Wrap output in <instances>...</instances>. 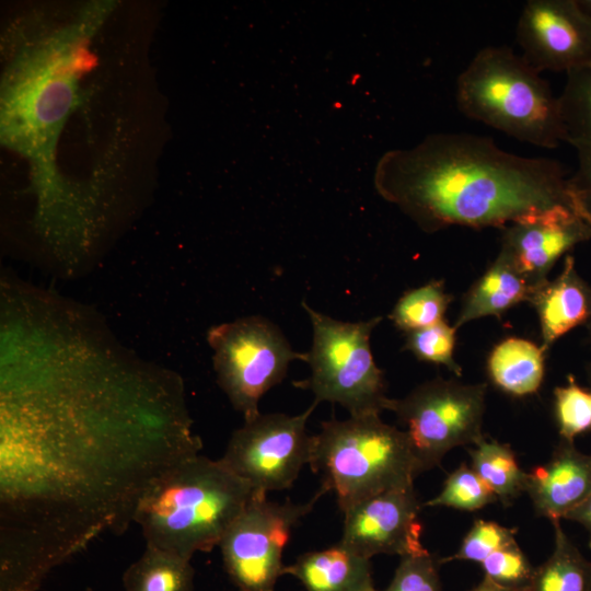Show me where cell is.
I'll return each mask as SVG.
<instances>
[{"label":"cell","mask_w":591,"mask_h":591,"mask_svg":"<svg viewBox=\"0 0 591 591\" xmlns=\"http://www.w3.org/2000/svg\"><path fill=\"white\" fill-rule=\"evenodd\" d=\"M544 350L531 340L510 337L494 347L488 361V374L501 391L513 396L534 394L545 371Z\"/></svg>","instance_id":"19"},{"label":"cell","mask_w":591,"mask_h":591,"mask_svg":"<svg viewBox=\"0 0 591 591\" xmlns=\"http://www.w3.org/2000/svg\"><path fill=\"white\" fill-rule=\"evenodd\" d=\"M533 287L499 252L484 275L464 297L454 327L485 316H498L522 301H529Z\"/></svg>","instance_id":"18"},{"label":"cell","mask_w":591,"mask_h":591,"mask_svg":"<svg viewBox=\"0 0 591 591\" xmlns=\"http://www.w3.org/2000/svg\"><path fill=\"white\" fill-rule=\"evenodd\" d=\"M484 578L507 591H531L535 569L517 543L490 554L482 564Z\"/></svg>","instance_id":"26"},{"label":"cell","mask_w":591,"mask_h":591,"mask_svg":"<svg viewBox=\"0 0 591 591\" xmlns=\"http://www.w3.org/2000/svg\"><path fill=\"white\" fill-rule=\"evenodd\" d=\"M577 151V169L568 177V190L575 211L591 229V149Z\"/></svg>","instance_id":"31"},{"label":"cell","mask_w":591,"mask_h":591,"mask_svg":"<svg viewBox=\"0 0 591 591\" xmlns=\"http://www.w3.org/2000/svg\"><path fill=\"white\" fill-rule=\"evenodd\" d=\"M503 229L500 252L533 288L547 280L564 254L591 240V229L570 206L519 219Z\"/></svg>","instance_id":"14"},{"label":"cell","mask_w":591,"mask_h":591,"mask_svg":"<svg viewBox=\"0 0 591 591\" xmlns=\"http://www.w3.org/2000/svg\"><path fill=\"white\" fill-rule=\"evenodd\" d=\"M538 315L544 351L591 317V287L580 277L573 257L566 255L561 273L535 287L529 299Z\"/></svg>","instance_id":"16"},{"label":"cell","mask_w":591,"mask_h":591,"mask_svg":"<svg viewBox=\"0 0 591 591\" xmlns=\"http://www.w3.org/2000/svg\"><path fill=\"white\" fill-rule=\"evenodd\" d=\"M333 491L343 513L376 494L414 486L420 474L405 430L385 424L380 414L322 422L313 434L309 463Z\"/></svg>","instance_id":"6"},{"label":"cell","mask_w":591,"mask_h":591,"mask_svg":"<svg viewBox=\"0 0 591 591\" xmlns=\"http://www.w3.org/2000/svg\"><path fill=\"white\" fill-rule=\"evenodd\" d=\"M455 103L470 119L544 149L565 142L558 96L520 54L507 46L479 49L455 84Z\"/></svg>","instance_id":"5"},{"label":"cell","mask_w":591,"mask_h":591,"mask_svg":"<svg viewBox=\"0 0 591 591\" xmlns=\"http://www.w3.org/2000/svg\"><path fill=\"white\" fill-rule=\"evenodd\" d=\"M564 165L508 152L488 138L438 132L379 160L374 186L422 231L505 228L555 207H572ZM573 208V207H572Z\"/></svg>","instance_id":"2"},{"label":"cell","mask_w":591,"mask_h":591,"mask_svg":"<svg viewBox=\"0 0 591 591\" xmlns=\"http://www.w3.org/2000/svg\"><path fill=\"white\" fill-rule=\"evenodd\" d=\"M589 591H591V586H590V590H589Z\"/></svg>","instance_id":"37"},{"label":"cell","mask_w":591,"mask_h":591,"mask_svg":"<svg viewBox=\"0 0 591 591\" xmlns=\"http://www.w3.org/2000/svg\"><path fill=\"white\" fill-rule=\"evenodd\" d=\"M440 564L429 552L401 557L391 583L382 591H441Z\"/></svg>","instance_id":"30"},{"label":"cell","mask_w":591,"mask_h":591,"mask_svg":"<svg viewBox=\"0 0 591 591\" xmlns=\"http://www.w3.org/2000/svg\"><path fill=\"white\" fill-rule=\"evenodd\" d=\"M302 308L312 324V346L306 352L311 373L293 385L314 395V402L344 407L349 416L381 414L390 397L383 371L376 366L370 337L382 317L344 322L315 311L305 301Z\"/></svg>","instance_id":"7"},{"label":"cell","mask_w":591,"mask_h":591,"mask_svg":"<svg viewBox=\"0 0 591 591\" xmlns=\"http://www.w3.org/2000/svg\"><path fill=\"white\" fill-rule=\"evenodd\" d=\"M486 387L438 378L403 398H390L386 410L406 426L419 473L438 466L453 448L484 439Z\"/></svg>","instance_id":"9"},{"label":"cell","mask_w":591,"mask_h":591,"mask_svg":"<svg viewBox=\"0 0 591 591\" xmlns=\"http://www.w3.org/2000/svg\"><path fill=\"white\" fill-rule=\"evenodd\" d=\"M497 501V497L467 464L462 463L448 475L441 491L425 507H448L475 511Z\"/></svg>","instance_id":"25"},{"label":"cell","mask_w":591,"mask_h":591,"mask_svg":"<svg viewBox=\"0 0 591 591\" xmlns=\"http://www.w3.org/2000/svg\"><path fill=\"white\" fill-rule=\"evenodd\" d=\"M589 374H590V379H591V367H590V371H589Z\"/></svg>","instance_id":"36"},{"label":"cell","mask_w":591,"mask_h":591,"mask_svg":"<svg viewBox=\"0 0 591 591\" xmlns=\"http://www.w3.org/2000/svg\"><path fill=\"white\" fill-rule=\"evenodd\" d=\"M528 493L536 514L560 521L591 494V455L561 439L551 459L528 472Z\"/></svg>","instance_id":"15"},{"label":"cell","mask_w":591,"mask_h":591,"mask_svg":"<svg viewBox=\"0 0 591 591\" xmlns=\"http://www.w3.org/2000/svg\"><path fill=\"white\" fill-rule=\"evenodd\" d=\"M456 328L444 321L406 333L404 349L410 351L418 360L447 367L456 376H461L462 368L455 362Z\"/></svg>","instance_id":"27"},{"label":"cell","mask_w":591,"mask_h":591,"mask_svg":"<svg viewBox=\"0 0 591 591\" xmlns=\"http://www.w3.org/2000/svg\"><path fill=\"white\" fill-rule=\"evenodd\" d=\"M326 493L321 486L306 502H276L265 494L254 495L218 545L224 569L240 591H275L293 528Z\"/></svg>","instance_id":"10"},{"label":"cell","mask_w":591,"mask_h":591,"mask_svg":"<svg viewBox=\"0 0 591 591\" xmlns=\"http://www.w3.org/2000/svg\"><path fill=\"white\" fill-rule=\"evenodd\" d=\"M190 560L146 545L123 575L124 591H194Z\"/></svg>","instance_id":"20"},{"label":"cell","mask_w":591,"mask_h":591,"mask_svg":"<svg viewBox=\"0 0 591 591\" xmlns=\"http://www.w3.org/2000/svg\"><path fill=\"white\" fill-rule=\"evenodd\" d=\"M451 296L439 280H431L406 291L396 302L389 318L405 333L443 321Z\"/></svg>","instance_id":"24"},{"label":"cell","mask_w":591,"mask_h":591,"mask_svg":"<svg viewBox=\"0 0 591 591\" xmlns=\"http://www.w3.org/2000/svg\"><path fill=\"white\" fill-rule=\"evenodd\" d=\"M554 395L561 439L573 441L575 437L591 429V392L581 387L569 375L567 385L556 387Z\"/></svg>","instance_id":"28"},{"label":"cell","mask_w":591,"mask_h":591,"mask_svg":"<svg viewBox=\"0 0 591 591\" xmlns=\"http://www.w3.org/2000/svg\"><path fill=\"white\" fill-rule=\"evenodd\" d=\"M420 508L414 486L366 498L344 512L339 542L370 559L379 554L401 557L426 554Z\"/></svg>","instance_id":"13"},{"label":"cell","mask_w":591,"mask_h":591,"mask_svg":"<svg viewBox=\"0 0 591 591\" xmlns=\"http://www.w3.org/2000/svg\"><path fill=\"white\" fill-rule=\"evenodd\" d=\"M586 326L588 328L589 339L591 341V317H590V320H589V322L587 323Z\"/></svg>","instance_id":"35"},{"label":"cell","mask_w":591,"mask_h":591,"mask_svg":"<svg viewBox=\"0 0 591 591\" xmlns=\"http://www.w3.org/2000/svg\"><path fill=\"white\" fill-rule=\"evenodd\" d=\"M555 545L548 559L535 569L531 591H589L591 563L563 530L553 521Z\"/></svg>","instance_id":"22"},{"label":"cell","mask_w":591,"mask_h":591,"mask_svg":"<svg viewBox=\"0 0 591 591\" xmlns=\"http://www.w3.org/2000/svg\"><path fill=\"white\" fill-rule=\"evenodd\" d=\"M558 104L565 142L591 149V62L566 73Z\"/></svg>","instance_id":"23"},{"label":"cell","mask_w":591,"mask_h":591,"mask_svg":"<svg viewBox=\"0 0 591 591\" xmlns=\"http://www.w3.org/2000/svg\"><path fill=\"white\" fill-rule=\"evenodd\" d=\"M471 467L502 505L509 506L525 491L528 472L521 470L512 449L482 439L470 450Z\"/></svg>","instance_id":"21"},{"label":"cell","mask_w":591,"mask_h":591,"mask_svg":"<svg viewBox=\"0 0 591 591\" xmlns=\"http://www.w3.org/2000/svg\"><path fill=\"white\" fill-rule=\"evenodd\" d=\"M515 40L522 58L540 73H567L591 62V21L576 0L526 1Z\"/></svg>","instance_id":"12"},{"label":"cell","mask_w":591,"mask_h":591,"mask_svg":"<svg viewBox=\"0 0 591 591\" xmlns=\"http://www.w3.org/2000/svg\"><path fill=\"white\" fill-rule=\"evenodd\" d=\"M565 519L580 523L588 531L589 547L591 548V494L571 510Z\"/></svg>","instance_id":"32"},{"label":"cell","mask_w":591,"mask_h":591,"mask_svg":"<svg viewBox=\"0 0 591 591\" xmlns=\"http://www.w3.org/2000/svg\"><path fill=\"white\" fill-rule=\"evenodd\" d=\"M471 591H507V590H503L497 587L496 584L491 583L489 580L484 578L482 582H479Z\"/></svg>","instance_id":"33"},{"label":"cell","mask_w":591,"mask_h":591,"mask_svg":"<svg viewBox=\"0 0 591 591\" xmlns=\"http://www.w3.org/2000/svg\"><path fill=\"white\" fill-rule=\"evenodd\" d=\"M256 491L221 461L199 454L177 463L140 498L134 522L146 545L190 560L218 546Z\"/></svg>","instance_id":"4"},{"label":"cell","mask_w":591,"mask_h":591,"mask_svg":"<svg viewBox=\"0 0 591 591\" xmlns=\"http://www.w3.org/2000/svg\"><path fill=\"white\" fill-rule=\"evenodd\" d=\"M201 448L177 382L3 386L0 591H38L100 536L124 533L146 490Z\"/></svg>","instance_id":"1"},{"label":"cell","mask_w":591,"mask_h":591,"mask_svg":"<svg viewBox=\"0 0 591 591\" xmlns=\"http://www.w3.org/2000/svg\"><path fill=\"white\" fill-rule=\"evenodd\" d=\"M207 340L217 381L244 420L260 413V398L285 379L291 361L308 358L292 349L277 325L258 315L213 326Z\"/></svg>","instance_id":"8"},{"label":"cell","mask_w":591,"mask_h":591,"mask_svg":"<svg viewBox=\"0 0 591 591\" xmlns=\"http://www.w3.org/2000/svg\"><path fill=\"white\" fill-rule=\"evenodd\" d=\"M317 403L298 415L262 414L244 420L220 461L256 493L288 489L312 454L313 436L306 422Z\"/></svg>","instance_id":"11"},{"label":"cell","mask_w":591,"mask_h":591,"mask_svg":"<svg viewBox=\"0 0 591 591\" xmlns=\"http://www.w3.org/2000/svg\"><path fill=\"white\" fill-rule=\"evenodd\" d=\"M577 4L581 11L589 18L591 21V0H576Z\"/></svg>","instance_id":"34"},{"label":"cell","mask_w":591,"mask_h":591,"mask_svg":"<svg viewBox=\"0 0 591 591\" xmlns=\"http://www.w3.org/2000/svg\"><path fill=\"white\" fill-rule=\"evenodd\" d=\"M111 3L90 4L63 25L16 36L1 83L2 142L26 158L40 197L67 195L56 166V146L78 102L82 53Z\"/></svg>","instance_id":"3"},{"label":"cell","mask_w":591,"mask_h":591,"mask_svg":"<svg viewBox=\"0 0 591 591\" xmlns=\"http://www.w3.org/2000/svg\"><path fill=\"white\" fill-rule=\"evenodd\" d=\"M517 529L494 521L476 520L459 549L445 560H470L482 564L490 554L515 540Z\"/></svg>","instance_id":"29"},{"label":"cell","mask_w":591,"mask_h":591,"mask_svg":"<svg viewBox=\"0 0 591 591\" xmlns=\"http://www.w3.org/2000/svg\"><path fill=\"white\" fill-rule=\"evenodd\" d=\"M283 575L297 578L305 591H376L370 558L340 542L301 554Z\"/></svg>","instance_id":"17"}]
</instances>
